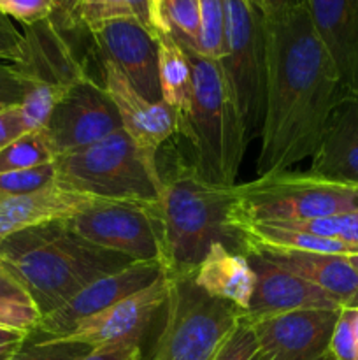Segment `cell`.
<instances>
[{
    "mask_svg": "<svg viewBox=\"0 0 358 360\" xmlns=\"http://www.w3.org/2000/svg\"><path fill=\"white\" fill-rule=\"evenodd\" d=\"M248 252H258L270 262L309 281L325 292L340 308H358V273L347 257L269 248H253Z\"/></svg>",
    "mask_w": 358,
    "mask_h": 360,
    "instance_id": "ffe728a7",
    "label": "cell"
},
{
    "mask_svg": "<svg viewBox=\"0 0 358 360\" xmlns=\"http://www.w3.org/2000/svg\"><path fill=\"white\" fill-rule=\"evenodd\" d=\"M358 186L284 171L235 185V224H293L357 213ZM242 232V231H241Z\"/></svg>",
    "mask_w": 358,
    "mask_h": 360,
    "instance_id": "8992f818",
    "label": "cell"
},
{
    "mask_svg": "<svg viewBox=\"0 0 358 360\" xmlns=\"http://www.w3.org/2000/svg\"><path fill=\"white\" fill-rule=\"evenodd\" d=\"M158 37V77H160L161 101L174 111L178 130L181 134L186 125L192 105V69L183 46L164 30L157 32Z\"/></svg>",
    "mask_w": 358,
    "mask_h": 360,
    "instance_id": "7402d4cb",
    "label": "cell"
},
{
    "mask_svg": "<svg viewBox=\"0 0 358 360\" xmlns=\"http://www.w3.org/2000/svg\"><path fill=\"white\" fill-rule=\"evenodd\" d=\"M41 320V311L34 304L14 301H0V327L23 330L30 334Z\"/></svg>",
    "mask_w": 358,
    "mask_h": 360,
    "instance_id": "e575fe53",
    "label": "cell"
},
{
    "mask_svg": "<svg viewBox=\"0 0 358 360\" xmlns=\"http://www.w3.org/2000/svg\"><path fill=\"white\" fill-rule=\"evenodd\" d=\"M329 357L336 360H358V348L353 333V309H340L330 340Z\"/></svg>",
    "mask_w": 358,
    "mask_h": 360,
    "instance_id": "836d02e7",
    "label": "cell"
},
{
    "mask_svg": "<svg viewBox=\"0 0 358 360\" xmlns=\"http://www.w3.org/2000/svg\"><path fill=\"white\" fill-rule=\"evenodd\" d=\"M56 181L86 195L114 202L154 206L161 195L158 165L150 164L125 130L55 160Z\"/></svg>",
    "mask_w": 358,
    "mask_h": 360,
    "instance_id": "5b68a950",
    "label": "cell"
},
{
    "mask_svg": "<svg viewBox=\"0 0 358 360\" xmlns=\"http://www.w3.org/2000/svg\"><path fill=\"white\" fill-rule=\"evenodd\" d=\"M325 360H336V359H332V357H326Z\"/></svg>",
    "mask_w": 358,
    "mask_h": 360,
    "instance_id": "bcb514c9",
    "label": "cell"
},
{
    "mask_svg": "<svg viewBox=\"0 0 358 360\" xmlns=\"http://www.w3.org/2000/svg\"><path fill=\"white\" fill-rule=\"evenodd\" d=\"M79 0H55V13L49 20L53 21L56 28H69L70 16H72L74 9H76Z\"/></svg>",
    "mask_w": 358,
    "mask_h": 360,
    "instance_id": "60d3db41",
    "label": "cell"
},
{
    "mask_svg": "<svg viewBox=\"0 0 358 360\" xmlns=\"http://www.w3.org/2000/svg\"><path fill=\"white\" fill-rule=\"evenodd\" d=\"M25 55V35L18 32L11 18L0 13V62L20 63Z\"/></svg>",
    "mask_w": 358,
    "mask_h": 360,
    "instance_id": "d590c367",
    "label": "cell"
},
{
    "mask_svg": "<svg viewBox=\"0 0 358 360\" xmlns=\"http://www.w3.org/2000/svg\"><path fill=\"white\" fill-rule=\"evenodd\" d=\"M277 225H286V227L311 232V234L321 236V238L336 239V241L346 243V245L358 248V211L357 213L333 214V217L316 218V220Z\"/></svg>",
    "mask_w": 358,
    "mask_h": 360,
    "instance_id": "f1b7e54d",
    "label": "cell"
},
{
    "mask_svg": "<svg viewBox=\"0 0 358 360\" xmlns=\"http://www.w3.org/2000/svg\"><path fill=\"white\" fill-rule=\"evenodd\" d=\"M86 241L133 262L161 264V234L157 204L98 200L65 221Z\"/></svg>",
    "mask_w": 358,
    "mask_h": 360,
    "instance_id": "9c48e42d",
    "label": "cell"
},
{
    "mask_svg": "<svg viewBox=\"0 0 358 360\" xmlns=\"http://www.w3.org/2000/svg\"><path fill=\"white\" fill-rule=\"evenodd\" d=\"M90 350V347L76 341L41 340L28 334L27 343L6 360H79Z\"/></svg>",
    "mask_w": 358,
    "mask_h": 360,
    "instance_id": "83f0119b",
    "label": "cell"
},
{
    "mask_svg": "<svg viewBox=\"0 0 358 360\" xmlns=\"http://www.w3.org/2000/svg\"><path fill=\"white\" fill-rule=\"evenodd\" d=\"M157 2H158V0H153V6H157ZM154 20H157V18H154Z\"/></svg>",
    "mask_w": 358,
    "mask_h": 360,
    "instance_id": "f6af8a7d",
    "label": "cell"
},
{
    "mask_svg": "<svg viewBox=\"0 0 358 360\" xmlns=\"http://www.w3.org/2000/svg\"><path fill=\"white\" fill-rule=\"evenodd\" d=\"M183 46V44H181ZM192 69V105L179 134L193 150L192 169L211 185L234 186L248 137L218 60L183 46Z\"/></svg>",
    "mask_w": 358,
    "mask_h": 360,
    "instance_id": "277c9868",
    "label": "cell"
},
{
    "mask_svg": "<svg viewBox=\"0 0 358 360\" xmlns=\"http://www.w3.org/2000/svg\"><path fill=\"white\" fill-rule=\"evenodd\" d=\"M132 262L86 241L65 221L25 229L0 241V269L27 290L41 316Z\"/></svg>",
    "mask_w": 358,
    "mask_h": 360,
    "instance_id": "7a4b0ae2",
    "label": "cell"
},
{
    "mask_svg": "<svg viewBox=\"0 0 358 360\" xmlns=\"http://www.w3.org/2000/svg\"><path fill=\"white\" fill-rule=\"evenodd\" d=\"M213 360H265L251 323L246 319L232 330Z\"/></svg>",
    "mask_w": 358,
    "mask_h": 360,
    "instance_id": "4dcf8cb0",
    "label": "cell"
},
{
    "mask_svg": "<svg viewBox=\"0 0 358 360\" xmlns=\"http://www.w3.org/2000/svg\"><path fill=\"white\" fill-rule=\"evenodd\" d=\"M197 53L213 60H221L227 53V0H200Z\"/></svg>",
    "mask_w": 358,
    "mask_h": 360,
    "instance_id": "484cf974",
    "label": "cell"
},
{
    "mask_svg": "<svg viewBox=\"0 0 358 360\" xmlns=\"http://www.w3.org/2000/svg\"><path fill=\"white\" fill-rule=\"evenodd\" d=\"M28 340V333L23 330H13L0 327V360L9 359L16 354Z\"/></svg>",
    "mask_w": 358,
    "mask_h": 360,
    "instance_id": "ab89813d",
    "label": "cell"
},
{
    "mask_svg": "<svg viewBox=\"0 0 358 360\" xmlns=\"http://www.w3.org/2000/svg\"><path fill=\"white\" fill-rule=\"evenodd\" d=\"M307 9L344 91L358 98V0H307Z\"/></svg>",
    "mask_w": 358,
    "mask_h": 360,
    "instance_id": "e0dca14e",
    "label": "cell"
},
{
    "mask_svg": "<svg viewBox=\"0 0 358 360\" xmlns=\"http://www.w3.org/2000/svg\"><path fill=\"white\" fill-rule=\"evenodd\" d=\"M142 341H121V343L105 345L91 348L79 360H140L142 359Z\"/></svg>",
    "mask_w": 358,
    "mask_h": 360,
    "instance_id": "8d00e7d4",
    "label": "cell"
},
{
    "mask_svg": "<svg viewBox=\"0 0 358 360\" xmlns=\"http://www.w3.org/2000/svg\"><path fill=\"white\" fill-rule=\"evenodd\" d=\"M56 157L42 130L28 132L0 150V172L25 171L55 162Z\"/></svg>",
    "mask_w": 358,
    "mask_h": 360,
    "instance_id": "d4e9b609",
    "label": "cell"
},
{
    "mask_svg": "<svg viewBox=\"0 0 358 360\" xmlns=\"http://www.w3.org/2000/svg\"><path fill=\"white\" fill-rule=\"evenodd\" d=\"M158 30L197 51L200 37V0H158L154 6Z\"/></svg>",
    "mask_w": 358,
    "mask_h": 360,
    "instance_id": "cb8c5ba5",
    "label": "cell"
},
{
    "mask_svg": "<svg viewBox=\"0 0 358 360\" xmlns=\"http://www.w3.org/2000/svg\"><path fill=\"white\" fill-rule=\"evenodd\" d=\"M347 260H350L351 266H353L354 271L358 273V253H357V255H350V257H347Z\"/></svg>",
    "mask_w": 358,
    "mask_h": 360,
    "instance_id": "ee69618b",
    "label": "cell"
},
{
    "mask_svg": "<svg viewBox=\"0 0 358 360\" xmlns=\"http://www.w3.org/2000/svg\"><path fill=\"white\" fill-rule=\"evenodd\" d=\"M309 172L358 186V98L344 97L330 115Z\"/></svg>",
    "mask_w": 358,
    "mask_h": 360,
    "instance_id": "d6986e66",
    "label": "cell"
},
{
    "mask_svg": "<svg viewBox=\"0 0 358 360\" xmlns=\"http://www.w3.org/2000/svg\"><path fill=\"white\" fill-rule=\"evenodd\" d=\"M353 333H354V341H357V348H358V308L353 309Z\"/></svg>",
    "mask_w": 358,
    "mask_h": 360,
    "instance_id": "7bdbcfd3",
    "label": "cell"
},
{
    "mask_svg": "<svg viewBox=\"0 0 358 360\" xmlns=\"http://www.w3.org/2000/svg\"><path fill=\"white\" fill-rule=\"evenodd\" d=\"M258 6V9L263 14L277 13V11L291 9V7H298L307 4V0H253Z\"/></svg>",
    "mask_w": 358,
    "mask_h": 360,
    "instance_id": "b9f144b4",
    "label": "cell"
},
{
    "mask_svg": "<svg viewBox=\"0 0 358 360\" xmlns=\"http://www.w3.org/2000/svg\"><path fill=\"white\" fill-rule=\"evenodd\" d=\"M102 86L118 111L121 129L135 143L146 160L158 165V150L178 130L174 111L164 101H147L109 60H102Z\"/></svg>",
    "mask_w": 358,
    "mask_h": 360,
    "instance_id": "5bb4252c",
    "label": "cell"
},
{
    "mask_svg": "<svg viewBox=\"0 0 358 360\" xmlns=\"http://www.w3.org/2000/svg\"><path fill=\"white\" fill-rule=\"evenodd\" d=\"M0 301H14L25 302V304H34L30 295L27 294V290H25V288L4 269H0Z\"/></svg>",
    "mask_w": 358,
    "mask_h": 360,
    "instance_id": "f35d334b",
    "label": "cell"
},
{
    "mask_svg": "<svg viewBox=\"0 0 358 360\" xmlns=\"http://www.w3.org/2000/svg\"><path fill=\"white\" fill-rule=\"evenodd\" d=\"M164 179L157 204L165 276L193 274L214 243L246 255V239L235 224V185H211L192 165Z\"/></svg>",
    "mask_w": 358,
    "mask_h": 360,
    "instance_id": "3957f363",
    "label": "cell"
},
{
    "mask_svg": "<svg viewBox=\"0 0 358 360\" xmlns=\"http://www.w3.org/2000/svg\"><path fill=\"white\" fill-rule=\"evenodd\" d=\"M118 130H121V120L107 91L88 77H81L63 95L42 132L58 158Z\"/></svg>",
    "mask_w": 358,
    "mask_h": 360,
    "instance_id": "30bf717a",
    "label": "cell"
},
{
    "mask_svg": "<svg viewBox=\"0 0 358 360\" xmlns=\"http://www.w3.org/2000/svg\"><path fill=\"white\" fill-rule=\"evenodd\" d=\"M164 276L160 262H132L123 269L98 278L93 283L81 288L76 295L53 311L41 316L32 336L41 340H55L69 334L90 316L111 308L121 299L150 287Z\"/></svg>",
    "mask_w": 358,
    "mask_h": 360,
    "instance_id": "8fae6325",
    "label": "cell"
},
{
    "mask_svg": "<svg viewBox=\"0 0 358 360\" xmlns=\"http://www.w3.org/2000/svg\"><path fill=\"white\" fill-rule=\"evenodd\" d=\"M168 294L167 276H160L150 287L121 299L111 308L90 316L69 334L55 340L76 341L90 348L121 341H142L151 320L165 306Z\"/></svg>",
    "mask_w": 358,
    "mask_h": 360,
    "instance_id": "9a60e30c",
    "label": "cell"
},
{
    "mask_svg": "<svg viewBox=\"0 0 358 360\" xmlns=\"http://www.w3.org/2000/svg\"><path fill=\"white\" fill-rule=\"evenodd\" d=\"M137 20L150 30L158 32L153 0H79L70 16L69 28H90L111 20Z\"/></svg>",
    "mask_w": 358,
    "mask_h": 360,
    "instance_id": "603a6c76",
    "label": "cell"
},
{
    "mask_svg": "<svg viewBox=\"0 0 358 360\" xmlns=\"http://www.w3.org/2000/svg\"><path fill=\"white\" fill-rule=\"evenodd\" d=\"M193 281L211 297L248 311L256 285V274L244 253L214 243L193 273Z\"/></svg>",
    "mask_w": 358,
    "mask_h": 360,
    "instance_id": "44dd1931",
    "label": "cell"
},
{
    "mask_svg": "<svg viewBox=\"0 0 358 360\" xmlns=\"http://www.w3.org/2000/svg\"><path fill=\"white\" fill-rule=\"evenodd\" d=\"M70 86L72 84L48 83V81L37 79V83L28 91L27 97L20 105L21 116H23L28 132L44 129L51 112L55 111L58 102L62 101L63 95L67 94Z\"/></svg>",
    "mask_w": 358,
    "mask_h": 360,
    "instance_id": "4316f807",
    "label": "cell"
},
{
    "mask_svg": "<svg viewBox=\"0 0 358 360\" xmlns=\"http://www.w3.org/2000/svg\"><path fill=\"white\" fill-rule=\"evenodd\" d=\"M97 197L69 188L55 179L48 186L25 195L0 199V241L37 225L67 221L98 202Z\"/></svg>",
    "mask_w": 358,
    "mask_h": 360,
    "instance_id": "ac0fdd59",
    "label": "cell"
},
{
    "mask_svg": "<svg viewBox=\"0 0 358 360\" xmlns=\"http://www.w3.org/2000/svg\"><path fill=\"white\" fill-rule=\"evenodd\" d=\"M340 309H302L251 323L265 360H325Z\"/></svg>",
    "mask_w": 358,
    "mask_h": 360,
    "instance_id": "4fadbf2b",
    "label": "cell"
},
{
    "mask_svg": "<svg viewBox=\"0 0 358 360\" xmlns=\"http://www.w3.org/2000/svg\"><path fill=\"white\" fill-rule=\"evenodd\" d=\"M25 134H28V129L21 116L20 105L0 111V150H4L13 141L20 139Z\"/></svg>",
    "mask_w": 358,
    "mask_h": 360,
    "instance_id": "74e56055",
    "label": "cell"
},
{
    "mask_svg": "<svg viewBox=\"0 0 358 360\" xmlns=\"http://www.w3.org/2000/svg\"><path fill=\"white\" fill-rule=\"evenodd\" d=\"M165 319L150 360H213L246 313L211 297L193 274L167 276Z\"/></svg>",
    "mask_w": 358,
    "mask_h": 360,
    "instance_id": "52a82bcc",
    "label": "cell"
},
{
    "mask_svg": "<svg viewBox=\"0 0 358 360\" xmlns=\"http://www.w3.org/2000/svg\"><path fill=\"white\" fill-rule=\"evenodd\" d=\"M246 257L256 274L255 292L244 315L249 322L302 309H343L318 287L270 262L258 252H248Z\"/></svg>",
    "mask_w": 358,
    "mask_h": 360,
    "instance_id": "2e32d148",
    "label": "cell"
},
{
    "mask_svg": "<svg viewBox=\"0 0 358 360\" xmlns=\"http://www.w3.org/2000/svg\"><path fill=\"white\" fill-rule=\"evenodd\" d=\"M35 83L37 79L18 65L0 62V111L21 105Z\"/></svg>",
    "mask_w": 358,
    "mask_h": 360,
    "instance_id": "1f68e13d",
    "label": "cell"
},
{
    "mask_svg": "<svg viewBox=\"0 0 358 360\" xmlns=\"http://www.w3.org/2000/svg\"><path fill=\"white\" fill-rule=\"evenodd\" d=\"M0 13L32 27L53 16L55 0H0Z\"/></svg>",
    "mask_w": 358,
    "mask_h": 360,
    "instance_id": "d6a6232c",
    "label": "cell"
},
{
    "mask_svg": "<svg viewBox=\"0 0 358 360\" xmlns=\"http://www.w3.org/2000/svg\"><path fill=\"white\" fill-rule=\"evenodd\" d=\"M102 60L114 63L147 101H161L158 37L137 20H111L86 28Z\"/></svg>",
    "mask_w": 358,
    "mask_h": 360,
    "instance_id": "7c38bea8",
    "label": "cell"
},
{
    "mask_svg": "<svg viewBox=\"0 0 358 360\" xmlns=\"http://www.w3.org/2000/svg\"><path fill=\"white\" fill-rule=\"evenodd\" d=\"M56 179V165L55 162L46 165H39L34 169H25V171L0 172V199L2 197L25 195V193L35 192Z\"/></svg>",
    "mask_w": 358,
    "mask_h": 360,
    "instance_id": "f546056e",
    "label": "cell"
},
{
    "mask_svg": "<svg viewBox=\"0 0 358 360\" xmlns=\"http://www.w3.org/2000/svg\"><path fill=\"white\" fill-rule=\"evenodd\" d=\"M248 143L265 116V18L253 0H227V53L218 60Z\"/></svg>",
    "mask_w": 358,
    "mask_h": 360,
    "instance_id": "ba28073f",
    "label": "cell"
},
{
    "mask_svg": "<svg viewBox=\"0 0 358 360\" xmlns=\"http://www.w3.org/2000/svg\"><path fill=\"white\" fill-rule=\"evenodd\" d=\"M265 18V116L256 178L311 158L330 115L347 97L307 4Z\"/></svg>",
    "mask_w": 358,
    "mask_h": 360,
    "instance_id": "6da1fadb",
    "label": "cell"
}]
</instances>
